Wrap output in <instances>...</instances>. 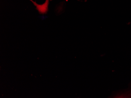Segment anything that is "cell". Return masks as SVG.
<instances>
[{"label":"cell","mask_w":131,"mask_h":98,"mask_svg":"<svg viewBox=\"0 0 131 98\" xmlns=\"http://www.w3.org/2000/svg\"><path fill=\"white\" fill-rule=\"evenodd\" d=\"M30 1H31L34 3L35 6H36L37 9V10H38L39 13L42 12V11L45 9V4H42V5H39V4H37L35 2H34L32 0H30Z\"/></svg>","instance_id":"cell-1"}]
</instances>
